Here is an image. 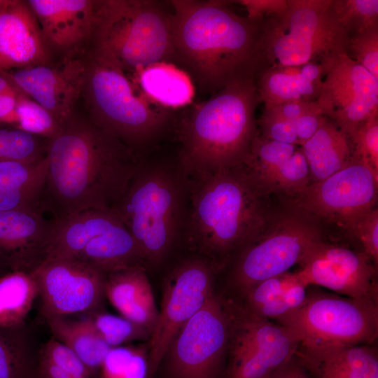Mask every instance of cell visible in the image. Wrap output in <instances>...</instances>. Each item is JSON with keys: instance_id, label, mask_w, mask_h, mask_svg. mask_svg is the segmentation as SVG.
<instances>
[{"instance_id": "1", "label": "cell", "mask_w": 378, "mask_h": 378, "mask_svg": "<svg viewBox=\"0 0 378 378\" xmlns=\"http://www.w3.org/2000/svg\"><path fill=\"white\" fill-rule=\"evenodd\" d=\"M138 160L89 119L74 115L49 142L43 213L59 219L90 209L113 210Z\"/></svg>"}, {"instance_id": "2", "label": "cell", "mask_w": 378, "mask_h": 378, "mask_svg": "<svg viewBox=\"0 0 378 378\" xmlns=\"http://www.w3.org/2000/svg\"><path fill=\"white\" fill-rule=\"evenodd\" d=\"M173 64L200 92L256 78L263 68L259 23L235 11L231 1L172 0Z\"/></svg>"}, {"instance_id": "3", "label": "cell", "mask_w": 378, "mask_h": 378, "mask_svg": "<svg viewBox=\"0 0 378 378\" xmlns=\"http://www.w3.org/2000/svg\"><path fill=\"white\" fill-rule=\"evenodd\" d=\"M190 246L212 258L240 249L264 227V189L241 164L186 179Z\"/></svg>"}, {"instance_id": "4", "label": "cell", "mask_w": 378, "mask_h": 378, "mask_svg": "<svg viewBox=\"0 0 378 378\" xmlns=\"http://www.w3.org/2000/svg\"><path fill=\"white\" fill-rule=\"evenodd\" d=\"M255 81L227 85L183 119L178 169L186 179L243 162L258 134Z\"/></svg>"}, {"instance_id": "5", "label": "cell", "mask_w": 378, "mask_h": 378, "mask_svg": "<svg viewBox=\"0 0 378 378\" xmlns=\"http://www.w3.org/2000/svg\"><path fill=\"white\" fill-rule=\"evenodd\" d=\"M87 54L125 74L173 64L171 13L153 0H94Z\"/></svg>"}, {"instance_id": "6", "label": "cell", "mask_w": 378, "mask_h": 378, "mask_svg": "<svg viewBox=\"0 0 378 378\" xmlns=\"http://www.w3.org/2000/svg\"><path fill=\"white\" fill-rule=\"evenodd\" d=\"M187 181L178 168L138 160L112 210L134 237L146 263L160 262L183 224Z\"/></svg>"}, {"instance_id": "7", "label": "cell", "mask_w": 378, "mask_h": 378, "mask_svg": "<svg viewBox=\"0 0 378 378\" xmlns=\"http://www.w3.org/2000/svg\"><path fill=\"white\" fill-rule=\"evenodd\" d=\"M82 96L89 120L134 150L161 134L171 110L150 101L121 70L88 55Z\"/></svg>"}, {"instance_id": "8", "label": "cell", "mask_w": 378, "mask_h": 378, "mask_svg": "<svg viewBox=\"0 0 378 378\" xmlns=\"http://www.w3.org/2000/svg\"><path fill=\"white\" fill-rule=\"evenodd\" d=\"M263 68L321 62L346 52L347 35L331 0H287L284 11L260 23Z\"/></svg>"}, {"instance_id": "9", "label": "cell", "mask_w": 378, "mask_h": 378, "mask_svg": "<svg viewBox=\"0 0 378 378\" xmlns=\"http://www.w3.org/2000/svg\"><path fill=\"white\" fill-rule=\"evenodd\" d=\"M276 321L304 342L370 345L378 335L377 301L307 290L299 308Z\"/></svg>"}, {"instance_id": "10", "label": "cell", "mask_w": 378, "mask_h": 378, "mask_svg": "<svg viewBox=\"0 0 378 378\" xmlns=\"http://www.w3.org/2000/svg\"><path fill=\"white\" fill-rule=\"evenodd\" d=\"M230 332V312L213 293L172 342L163 359L167 378H219Z\"/></svg>"}, {"instance_id": "11", "label": "cell", "mask_w": 378, "mask_h": 378, "mask_svg": "<svg viewBox=\"0 0 378 378\" xmlns=\"http://www.w3.org/2000/svg\"><path fill=\"white\" fill-rule=\"evenodd\" d=\"M321 241L318 230L302 218L286 216L270 229L266 223L240 248L232 271L234 284L244 293L258 282L287 272Z\"/></svg>"}, {"instance_id": "12", "label": "cell", "mask_w": 378, "mask_h": 378, "mask_svg": "<svg viewBox=\"0 0 378 378\" xmlns=\"http://www.w3.org/2000/svg\"><path fill=\"white\" fill-rule=\"evenodd\" d=\"M230 316L225 378H270L295 356L302 342L295 330L246 309Z\"/></svg>"}, {"instance_id": "13", "label": "cell", "mask_w": 378, "mask_h": 378, "mask_svg": "<svg viewBox=\"0 0 378 378\" xmlns=\"http://www.w3.org/2000/svg\"><path fill=\"white\" fill-rule=\"evenodd\" d=\"M214 265L206 258L179 263L164 285L162 305L148 347V378H152L184 324L214 293Z\"/></svg>"}, {"instance_id": "14", "label": "cell", "mask_w": 378, "mask_h": 378, "mask_svg": "<svg viewBox=\"0 0 378 378\" xmlns=\"http://www.w3.org/2000/svg\"><path fill=\"white\" fill-rule=\"evenodd\" d=\"M378 173L352 158L342 169L309 183L298 195V204L318 217L352 230L356 223L375 208Z\"/></svg>"}, {"instance_id": "15", "label": "cell", "mask_w": 378, "mask_h": 378, "mask_svg": "<svg viewBox=\"0 0 378 378\" xmlns=\"http://www.w3.org/2000/svg\"><path fill=\"white\" fill-rule=\"evenodd\" d=\"M325 72L317 104L321 114L349 138L378 112V78L340 52L323 60Z\"/></svg>"}, {"instance_id": "16", "label": "cell", "mask_w": 378, "mask_h": 378, "mask_svg": "<svg viewBox=\"0 0 378 378\" xmlns=\"http://www.w3.org/2000/svg\"><path fill=\"white\" fill-rule=\"evenodd\" d=\"M29 274L45 319L94 312L105 298L107 274L78 260L46 259Z\"/></svg>"}, {"instance_id": "17", "label": "cell", "mask_w": 378, "mask_h": 378, "mask_svg": "<svg viewBox=\"0 0 378 378\" xmlns=\"http://www.w3.org/2000/svg\"><path fill=\"white\" fill-rule=\"evenodd\" d=\"M370 260L365 253L321 241L300 263L296 274L307 286H320L346 297L377 300L375 269Z\"/></svg>"}, {"instance_id": "18", "label": "cell", "mask_w": 378, "mask_h": 378, "mask_svg": "<svg viewBox=\"0 0 378 378\" xmlns=\"http://www.w3.org/2000/svg\"><path fill=\"white\" fill-rule=\"evenodd\" d=\"M85 57L5 71L19 90L50 112L63 126L74 116L82 96Z\"/></svg>"}, {"instance_id": "19", "label": "cell", "mask_w": 378, "mask_h": 378, "mask_svg": "<svg viewBox=\"0 0 378 378\" xmlns=\"http://www.w3.org/2000/svg\"><path fill=\"white\" fill-rule=\"evenodd\" d=\"M55 62L83 58L90 46L94 0H27Z\"/></svg>"}, {"instance_id": "20", "label": "cell", "mask_w": 378, "mask_h": 378, "mask_svg": "<svg viewBox=\"0 0 378 378\" xmlns=\"http://www.w3.org/2000/svg\"><path fill=\"white\" fill-rule=\"evenodd\" d=\"M55 62L27 1L10 0L0 11V71Z\"/></svg>"}, {"instance_id": "21", "label": "cell", "mask_w": 378, "mask_h": 378, "mask_svg": "<svg viewBox=\"0 0 378 378\" xmlns=\"http://www.w3.org/2000/svg\"><path fill=\"white\" fill-rule=\"evenodd\" d=\"M241 165L264 190L278 188L298 195L309 184V169L300 148L258 134Z\"/></svg>"}, {"instance_id": "22", "label": "cell", "mask_w": 378, "mask_h": 378, "mask_svg": "<svg viewBox=\"0 0 378 378\" xmlns=\"http://www.w3.org/2000/svg\"><path fill=\"white\" fill-rule=\"evenodd\" d=\"M53 224L38 212L0 211V251L13 270L30 273L43 261Z\"/></svg>"}, {"instance_id": "23", "label": "cell", "mask_w": 378, "mask_h": 378, "mask_svg": "<svg viewBox=\"0 0 378 378\" xmlns=\"http://www.w3.org/2000/svg\"><path fill=\"white\" fill-rule=\"evenodd\" d=\"M324 62L262 69L255 78L260 103L270 108L290 102H316L323 86Z\"/></svg>"}, {"instance_id": "24", "label": "cell", "mask_w": 378, "mask_h": 378, "mask_svg": "<svg viewBox=\"0 0 378 378\" xmlns=\"http://www.w3.org/2000/svg\"><path fill=\"white\" fill-rule=\"evenodd\" d=\"M307 287L296 272H287L267 279L243 293L245 309L260 318L277 320L302 304Z\"/></svg>"}, {"instance_id": "25", "label": "cell", "mask_w": 378, "mask_h": 378, "mask_svg": "<svg viewBox=\"0 0 378 378\" xmlns=\"http://www.w3.org/2000/svg\"><path fill=\"white\" fill-rule=\"evenodd\" d=\"M312 183L326 178L345 167L353 158L348 136L323 116L314 134L301 146Z\"/></svg>"}, {"instance_id": "26", "label": "cell", "mask_w": 378, "mask_h": 378, "mask_svg": "<svg viewBox=\"0 0 378 378\" xmlns=\"http://www.w3.org/2000/svg\"><path fill=\"white\" fill-rule=\"evenodd\" d=\"M134 75L141 92L163 108L183 107L194 98L195 87L190 77L172 63L157 62L138 69Z\"/></svg>"}, {"instance_id": "27", "label": "cell", "mask_w": 378, "mask_h": 378, "mask_svg": "<svg viewBox=\"0 0 378 378\" xmlns=\"http://www.w3.org/2000/svg\"><path fill=\"white\" fill-rule=\"evenodd\" d=\"M41 347L26 322L0 328V378H39Z\"/></svg>"}, {"instance_id": "28", "label": "cell", "mask_w": 378, "mask_h": 378, "mask_svg": "<svg viewBox=\"0 0 378 378\" xmlns=\"http://www.w3.org/2000/svg\"><path fill=\"white\" fill-rule=\"evenodd\" d=\"M54 339L71 349L84 363L92 378H95L111 349L88 318L70 320L66 316L46 319Z\"/></svg>"}, {"instance_id": "29", "label": "cell", "mask_w": 378, "mask_h": 378, "mask_svg": "<svg viewBox=\"0 0 378 378\" xmlns=\"http://www.w3.org/2000/svg\"><path fill=\"white\" fill-rule=\"evenodd\" d=\"M37 297V286L29 273L13 270L0 276V328L25 322Z\"/></svg>"}, {"instance_id": "30", "label": "cell", "mask_w": 378, "mask_h": 378, "mask_svg": "<svg viewBox=\"0 0 378 378\" xmlns=\"http://www.w3.org/2000/svg\"><path fill=\"white\" fill-rule=\"evenodd\" d=\"M150 290L152 288L143 267H128L107 274L105 297L120 314Z\"/></svg>"}, {"instance_id": "31", "label": "cell", "mask_w": 378, "mask_h": 378, "mask_svg": "<svg viewBox=\"0 0 378 378\" xmlns=\"http://www.w3.org/2000/svg\"><path fill=\"white\" fill-rule=\"evenodd\" d=\"M301 343L332 357L359 378H378L377 352L370 345Z\"/></svg>"}, {"instance_id": "32", "label": "cell", "mask_w": 378, "mask_h": 378, "mask_svg": "<svg viewBox=\"0 0 378 378\" xmlns=\"http://www.w3.org/2000/svg\"><path fill=\"white\" fill-rule=\"evenodd\" d=\"M50 139L20 128L0 127V161L39 162L47 156Z\"/></svg>"}, {"instance_id": "33", "label": "cell", "mask_w": 378, "mask_h": 378, "mask_svg": "<svg viewBox=\"0 0 378 378\" xmlns=\"http://www.w3.org/2000/svg\"><path fill=\"white\" fill-rule=\"evenodd\" d=\"M96 378H148V348L139 346L111 348Z\"/></svg>"}, {"instance_id": "34", "label": "cell", "mask_w": 378, "mask_h": 378, "mask_svg": "<svg viewBox=\"0 0 378 378\" xmlns=\"http://www.w3.org/2000/svg\"><path fill=\"white\" fill-rule=\"evenodd\" d=\"M331 9L347 36L378 27L377 0H331Z\"/></svg>"}, {"instance_id": "35", "label": "cell", "mask_w": 378, "mask_h": 378, "mask_svg": "<svg viewBox=\"0 0 378 378\" xmlns=\"http://www.w3.org/2000/svg\"><path fill=\"white\" fill-rule=\"evenodd\" d=\"M96 330L110 347L150 338V333L122 316L98 312L89 316Z\"/></svg>"}, {"instance_id": "36", "label": "cell", "mask_w": 378, "mask_h": 378, "mask_svg": "<svg viewBox=\"0 0 378 378\" xmlns=\"http://www.w3.org/2000/svg\"><path fill=\"white\" fill-rule=\"evenodd\" d=\"M16 113L18 128L50 140L62 128L50 112L24 94L18 99Z\"/></svg>"}, {"instance_id": "37", "label": "cell", "mask_w": 378, "mask_h": 378, "mask_svg": "<svg viewBox=\"0 0 378 378\" xmlns=\"http://www.w3.org/2000/svg\"><path fill=\"white\" fill-rule=\"evenodd\" d=\"M47 156L34 163L0 161V192L44 183Z\"/></svg>"}, {"instance_id": "38", "label": "cell", "mask_w": 378, "mask_h": 378, "mask_svg": "<svg viewBox=\"0 0 378 378\" xmlns=\"http://www.w3.org/2000/svg\"><path fill=\"white\" fill-rule=\"evenodd\" d=\"M350 141L353 157L378 173V112L358 126Z\"/></svg>"}, {"instance_id": "39", "label": "cell", "mask_w": 378, "mask_h": 378, "mask_svg": "<svg viewBox=\"0 0 378 378\" xmlns=\"http://www.w3.org/2000/svg\"><path fill=\"white\" fill-rule=\"evenodd\" d=\"M347 37L346 54L378 78V27Z\"/></svg>"}, {"instance_id": "40", "label": "cell", "mask_w": 378, "mask_h": 378, "mask_svg": "<svg viewBox=\"0 0 378 378\" xmlns=\"http://www.w3.org/2000/svg\"><path fill=\"white\" fill-rule=\"evenodd\" d=\"M40 356L74 378H92L81 359L68 346L55 339L41 344Z\"/></svg>"}, {"instance_id": "41", "label": "cell", "mask_w": 378, "mask_h": 378, "mask_svg": "<svg viewBox=\"0 0 378 378\" xmlns=\"http://www.w3.org/2000/svg\"><path fill=\"white\" fill-rule=\"evenodd\" d=\"M44 183L0 192V211H29L44 214L41 193Z\"/></svg>"}, {"instance_id": "42", "label": "cell", "mask_w": 378, "mask_h": 378, "mask_svg": "<svg viewBox=\"0 0 378 378\" xmlns=\"http://www.w3.org/2000/svg\"><path fill=\"white\" fill-rule=\"evenodd\" d=\"M257 125L260 128V135L265 138L299 146L295 130L291 122L263 109Z\"/></svg>"}, {"instance_id": "43", "label": "cell", "mask_w": 378, "mask_h": 378, "mask_svg": "<svg viewBox=\"0 0 378 378\" xmlns=\"http://www.w3.org/2000/svg\"><path fill=\"white\" fill-rule=\"evenodd\" d=\"M120 315L145 328L151 335L158 318L153 291L146 293L132 302Z\"/></svg>"}, {"instance_id": "44", "label": "cell", "mask_w": 378, "mask_h": 378, "mask_svg": "<svg viewBox=\"0 0 378 378\" xmlns=\"http://www.w3.org/2000/svg\"><path fill=\"white\" fill-rule=\"evenodd\" d=\"M361 241L365 254L377 265L378 262V210L374 208L365 214L351 230Z\"/></svg>"}, {"instance_id": "45", "label": "cell", "mask_w": 378, "mask_h": 378, "mask_svg": "<svg viewBox=\"0 0 378 378\" xmlns=\"http://www.w3.org/2000/svg\"><path fill=\"white\" fill-rule=\"evenodd\" d=\"M232 2L242 6L246 10L247 18L256 23L282 13L287 7V0H238Z\"/></svg>"}, {"instance_id": "46", "label": "cell", "mask_w": 378, "mask_h": 378, "mask_svg": "<svg viewBox=\"0 0 378 378\" xmlns=\"http://www.w3.org/2000/svg\"><path fill=\"white\" fill-rule=\"evenodd\" d=\"M323 118V115L320 109L317 108L302 114L293 122L299 146H301L314 134L319 127Z\"/></svg>"}, {"instance_id": "47", "label": "cell", "mask_w": 378, "mask_h": 378, "mask_svg": "<svg viewBox=\"0 0 378 378\" xmlns=\"http://www.w3.org/2000/svg\"><path fill=\"white\" fill-rule=\"evenodd\" d=\"M270 378H310V377L295 355Z\"/></svg>"}, {"instance_id": "48", "label": "cell", "mask_w": 378, "mask_h": 378, "mask_svg": "<svg viewBox=\"0 0 378 378\" xmlns=\"http://www.w3.org/2000/svg\"><path fill=\"white\" fill-rule=\"evenodd\" d=\"M39 378H74L40 356Z\"/></svg>"}, {"instance_id": "49", "label": "cell", "mask_w": 378, "mask_h": 378, "mask_svg": "<svg viewBox=\"0 0 378 378\" xmlns=\"http://www.w3.org/2000/svg\"><path fill=\"white\" fill-rule=\"evenodd\" d=\"M22 94L6 73L0 71V96H9L18 99Z\"/></svg>"}, {"instance_id": "50", "label": "cell", "mask_w": 378, "mask_h": 378, "mask_svg": "<svg viewBox=\"0 0 378 378\" xmlns=\"http://www.w3.org/2000/svg\"><path fill=\"white\" fill-rule=\"evenodd\" d=\"M13 271L7 257L0 251V276Z\"/></svg>"}, {"instance_id": "51", "label": "cell", "mask_w": 378, "mask_h": 378, "mask_svg": "<svg viewBox=\"0 0 378 378\" xmlns=\"http://www.w3.org/2000/svg\"><path fill=\"white\" fill-rule=\"evenodd\" d=\"M9 1L10 0H0V11L8 5Z\"/></svg>"}]
</instances>
